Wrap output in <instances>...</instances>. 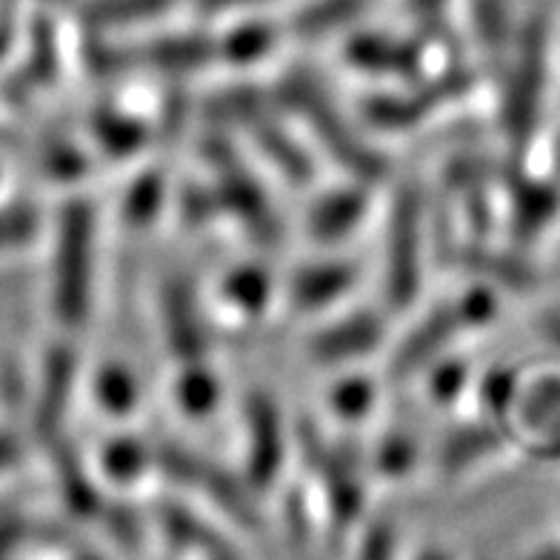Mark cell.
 <instances>
[{
  "mask_svg": "<svg viewBox=\"0 0 560 560\" xmlns=\"http://www.w3.org/2000/svg\"><path fill=\"white\" fill-rule=\"evenodd\" d=\"M23 229H26L23 218H18V214H3V218H0V246L7 244V241H12V237L23 235Z\"/></svg>",
  "mask_w": 560,
  "mask_h": 560,
  "instance_id": "cell-1",
  "label": "cell"
},
{
  "mask_svg": "<svg viewBox=\"0 0 560 560\" xmlns=\"http://www.w3.org/2000/svg\"><path fill=\"white\" fill-rule=\"evenodd\" d=\"M18 538H21V529H18V524H0V560L7 558L9 549L18 544Z\"/></svg>",
  "mask_w": 560,
  "mask_h": 560,
  "instance_id": "cell-2",
  "label": "cell"
},
{
  "mask_svg": "<svg viewBox=\"0 0 560 560\" xmlns=\"http://www.w3.org/2000/svg\"><path fill=\"white\" fill-rule=\"evenodd\" d=\"M15 457V443L9 441V438H0V466L9 464Z\"/></svg>",
  "mask_w": 560,
  "mask_h": 560,
  "instance_id": "cell-3",
  "label": "cell"
}]
</instances>
